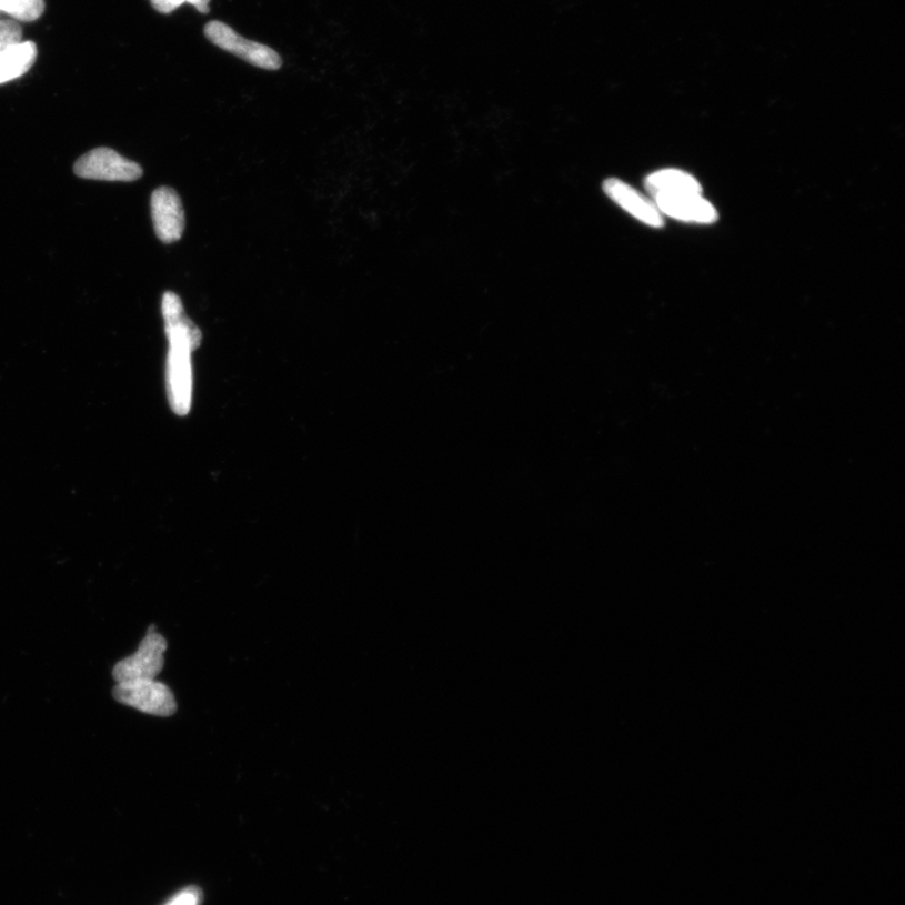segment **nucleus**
<instances>
[{"label":"nucleus","mask_w":905,"mask_h":905,"mask_svg":"<svg viewBox=\"0 0 905 905\" xmlns=\"http://www.w3.org/2000/svg\"><path fill=\"white\" fill-rule=\"evenodd\" d=\"M163 316L169 340L167 386L171 409L187 415L192 405V351L202 341V332L185 316L183 303L173 292L163 298Z\"/></svg>","instance_id":"f257e3e1"},{"label":"nucleus","mask_w":905,"mask_h":905,"mask_svg":"<svg viewBox=\"0 0 905 905\" xmlns=\"http://www.w3.org/2000/svg\"><path fill=\"white\" fill-rule=\"evenodd\" d=\"M113 698L123 706L131 707L155 717H171L178 711L173 691L157 680H138L117 683Z\"/></svg>","instance_id":"f03ea898"},{"label":"nucleus","mask_w":905,"mask_h":905,"mask_svg":"<svg viewBox=\"0 0 905 905\" xmlns=\"http://www.w3.org/2000/svg\"><path fill=\"white\" fill-rule=\"evenodd\" d=\"M167 650L168 642L165 637L157 632L155 625H150L138 651L113 666V681L122 683L138 680H157V676L164 670Z\"/></svg>","instance_id":"7ed1b4c3"},{"label":"nucleus","mask_w":905,"mask_h":905,"mask_svg":"<svg viewBox=\"0 0 905 905\" xmlns=\"http://www.w3.org/2000/svg\"><path fill=\"white\" fill-rule=\"evenodd\" d=\"M205 37L213 44L227 52L233 53L248 63L260 69L275 71L281 69L282 60L278 52L261 43H257L237 34L230 26L213 21L205 26Z\"/></svg>","instance_id":"20e7f679"},{"label":"nucleus","mask_w":905,"mask_h":905,"mask_svg":"<svg viewBox=\"0 0 905 905\" xmlns=\"http://www.w3.org/2000/svg\"><path fill=\"white\" fill-rule=\"evenodd\" d=\"M74 174L83 179L133 181L142 177V168L115 150L99 148L76 161Z\"/></svg>","instance_id":"39448f33"},{"label":"nucleus","mask_w":905,"mask_h":905,"mask_svg":"<svg viewBox=\"0 0 905 905\" xmlns=\"http://www.w3.org/2000/svg\"><path fill=\"white\" fill-rule=\"evenodd\" d=\"M151 215L155 233L161 242L174 243L183 237L185 213L183 203L174 189L161 187L152 193Z\"/></svg>","instance_id":"423d86ee"},{"label":"nucleus","mask_w":905,"mask_h":905,"mask_svg":"<svg viewBox=\"0 0 905 905\" xmlns=\"http://www.w3.org/2000/svg\"><path fill=\"white\" fill-rule=\"evenodd\" d=\"M653 202L662 214L678 221L711 224L718 219L716 208L702 194H658Z\"/></svg>","instance_id":"0eeeda50"},{"label":"nucleus","mask_w":905,"mask_h":905,"mask_svg":"<svg viewBox=\"0 0 905 905\" xmlns=\"http://www.w3.org/2000/svg\"><path fill=\"white\" fill-rule=\"evenodd\" d=\"M605 194L613 200L624 211L640 219L644 224L653 228H662L664 225L663 214L656 208L653 200L646 198L636 189L625 183V181L616 178L607 179L604 183Z\"/></svg>","instance_id":"6e6552de"},{"label":"nucleus","mask_w":905,"mask_h":905,"mask_svg":"<svg viewBox=\"0 0 905 905\" xmlns=\"http://www.w3.org/2000/svg\"><path fill=\"white\" fill-rule=\"evenodd\" d=\"M645 188L651 195L658 194H702V185L693 175L676 169L655 171L645 179Z\"/></svg>","instance_id":"1a4fd4ad"},{"label":"nucleus","mask_w":905,"mask_h":905,"mask_svg":"<svg viewBox=\"0 0 905 905\" xmlns=\"http://www.w3.org/2000/svg\"><path fill=\"white\" fill-rule=\"evenodd\" d=\"M37 59L33 42H18L0 54V84L21 78Z\"/></svg>","instance_id":"9d476101"},{"label":"nucleus","mask_w":905,"mask_h":905,"mask_svg":"<svg viewBox=\"0 0 905 905\" xmlns=\"http://www.w3.org/2000/svg\"><path fill=\"white\" fill-rule=\"evenodd\" d=\"M44 0H0V12L14 21L33 22L44 12Z\"/></svg>","instance_id":"9b49d317"},{"label":"nucleus","mask_w":905,"mask_h":905,"mask_svg":"<svg viewBox=\"0 0 905 905\" xmlns=\"http://www.w3.org/2000/svg\"><path fill=\"white\" fill-rule=\"evenodd\" d=\"M22 27L13 19H2L0 21V54L9 47L22 41Z\"/></svg>","instance_id":"f8f14e48"},{"label":"nucleus","mask_w":905,"mask_h":905,"mask_svg":"<svg viewBox=\"0 0 905 905\" xmlns=\"http://www.w3.org/2000/svg\"><path fill=\"white\" fill-rule=\"evenodd\" d=\"M150 2L158 12L163 14L174 12L177 8L185 3L194 6L198 12L207 14L211 0H150Z\"/></svg>","instance_id":"ddd939ff"},{"label":"nucleus","mask_w":905,"mask_h":905,"mask_svg":"<svg viewBox=\"0 0 905 905\" xmlns=\"http://www.w3.org/2000/svg\"><path fill=\"white\" fill-rule=\"evenodd\" d=\"M198 901L197 894L194 892H188L181 894L173 903L170 905H195Z\"/></svg>","instance_id":"4468645a"}]
</instances>
